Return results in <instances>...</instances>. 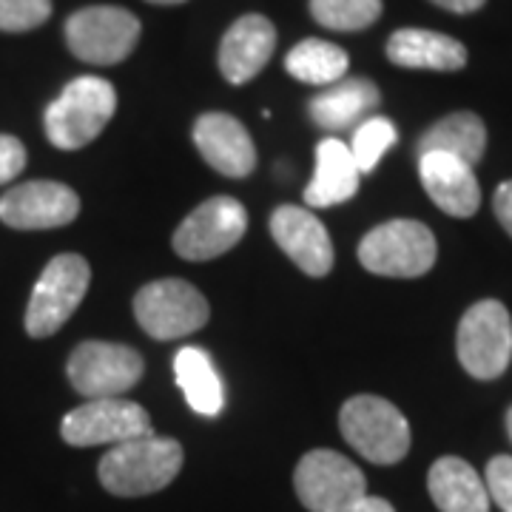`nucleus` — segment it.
<instances>
[{
	"label": "nucleus",
	"mask_w": 512,
	"mask_h": 512,
	"mask_svg": "<svg viewBox=\"0 0 512 512\" xmlns=\"http://www.w3.org/2000/svg\"><path fill=\"white\" fill-rule=\"evenodd\" d=\"M396 140H399V131L387 117H367L353 128L350 154H353V163L359 168V174H370L376 165L382 163L387 148Z\"/></svg>",
	"instance_id": "26"
},
{
	"label": "nucleus",
	"mask_w": 512,
	"mask_h": 512,
	"mask_svg": "<svg viewBox=\"0 0 512 512\" xmlns=\"http://www.w3.org/2000/svg\"><path fill=\"white\" fill-rule=\"evenodd\" d=\"M148 433H151V419H148L146 407L128 402L123 396L89 399L60 421V436L72 447L123 444Z\"/></svg>",
	"instance_id": "12"
},
{
	"label": "nucleus",
	"mask_w": 512,
	"mask_h": 512,
	"mask_svg": "<svg viewBox=\"0 0 512 512\" xmlns=\"http://www.w3.org/2000/svg\"><path fill=\"white\" fill-rule=\"evenodd\" d=\"M140 20L123 6H86L66 20V43L72 55L92 66L126 60L140 40Z\"/></svg>",
	"instance_id": "7"
},
{
	"label": "nucleus",
	"mask_w": 512,
	"mask_h": 512,
	"mask_svg": "<svg viewBox=\"0 0 512 512\" xmlns=\"http://www.w3.org/2000/svg\"><path fill=\"white\" fill-rule=\"evenodd\" d=\"M271 234L276 245L308 276H328L333 268V242L328 228L308 208L279 205L271 214Z\"/></svg>",
	"instance_id": "15"
},
{
	"label": "nucleus",
	"mask_w": 512,
	"mask_h": 512,
	"mask_svg": "<svg viewBox=\"0 0 512 512\" xmlns=\"http://www.w3.org/2000/svg\"><path fill=\"white\" fill-rule=\"evenodd\" d=\"M484 484H487L490 501H495L501 512H512V456L490 458Z\"/></svg>",
	"instance_id": "28"
},
{
	"label": "nucleus",
	"mask_w": 512,
	"mask_h": 512,
	"mask_svg": "<svg viewBox=\"0 0 512 512\" xmlns=\"http://www.w3.org/2000/svg\"><path fill=\"white\" fill-rule=\"evenodd\" d=\"M117 111V92L103 77H77L46 109V137L60 151H77L97 140Z\"/></svg>",
	"instance_id": "2"
},
{
	"label": "nucleus",
	"mask_w": 512,
	"mask_h": 512,
	"mask_svg": "<svg viewBox=\"0 0 512 512\" xmlns=\"http://www.w3.org/2000/svg\"><path fill=\"white\" fill-rule=\"evenodd\" d=\"M359 168L353 163L348 143L339 137H325L316 146V171H313L311 185L305 188V202L308 208H330L342 205L359 191Z\"/></svg>",
	"instance_id": "20"
},
{
	"label": "nucleus",
	"mask_w": 512,
	"mask_h": 512,
	"mask_svg": "<svg viewBox=\"0 0 512 512\" xmlns=\"http://www.w3.org/2000/svg\"><path fill=\"white\" fill-rule=\"evenodd\" d=\"M430 3H436V6L453 12V15H473V12H478L487 0H430Z\"/></svg>",
	"instance_id": "31"
},
{
	"label": "nucleus",
	"mask_w": 512,
	"mask_h": 512,
	"mask_svg": "<svg viewBox=\"0 0 512 512\" xmlns=\"http://www.w3.org/2000/svg\"><path fill=\"white\" fill-rule=\"evenodd\" d=\"M77 214H80L77 191L57 180L15 185L0 197V222L18 231L63 228L77 220Z\"/></svg>",
	"instance_id": "13"
},
{
	"label": "nucleus",
	"mask_w": 512,
	"mask_h": 512,
	"mask_svg": "<svg viewBox=\"0 0 512 512\" xmlns=\"http://www.w3.org/2000/svg\"><path fill=\"white\" fill-rule=\"evenodd\" d=\"M311 15L330 32H362L382 18V0H311Z\"/></svg>",
	"instance_id": "25"
},
{
	"label": "nucleus",
	"mask_w": 512,
	"mask_h": 512,
	"mask_svg": "<svg viewBox=\"0 0 512 512\" xmlns=\"http://www.w3.org/2000/svg\"><path fill=\"white\" fill-rule=\"evenodd\" d=\"M493 211L498 222L504 225V231L512 237V180H507V183H501L495 188Z\"/></svg>",
	"instance_id": "30"
},
{
	"label": "nucleus",
	"mask_w": 512,
	"mask_h": 512,
	"mask_svg": "<svg viewBox=\"0 0 512 512\" xmlns=\"http://www.w3.org/2000/svg\"><path fill=\"white\" fill-rule=\"evenodd\" d=\"M436 256V237L419 220L382 222L359 242V262L376 276L416 279L436 265Z\"/></svg>",
	"instance_id": "3"
},
{
	"label": "nucleus",
	"mask_w": 512,
	"mask_h": 512,
	"mask_svg": "<svg viewBox=\"0 0 512 512\" xmlns=\"http://www.w3.org/2000/svg\"><path fill=\"white\" fill-rule=\"evenodd\" d=\"M194 146L222 177L242 180L256 168V146L248 128L225 111H208L194 123Z\"/></svg>",
	"instance_id": "14"
},
{
	"label": "nucleus",
	"mask_w": 512,
	"mask_h": 512,
	"mask_svg": "<svg viewBox=\"0 0 512 512\" xmlns=\"http://www.w3.org/2000/svg\"><path fill=\"white\" fill-rule=\"evenodd\" d=\"M387 60L402 69L458 72L467 66V46L430 29H399L387 40Z\"/></svg>",
	"instance_id": "19"
},
{
	"label": "nucleus",
	"mask_w": 512,
	"mask_h": 512,
	"mask_svg": "<svg viewBox=\"0 0 512 512\" xmlns=\"http://www.w3.org/2000/svg\"><path fill=\"white\" fill-rule=\"evenodd\" d=\"M248 231V211L234 197H211L194 208L174 231V251L188 262L228 254Z\"/></svg>",
	"instance_id": "11"
},
{
	"label": "nucleus",
	"mask_w": 512,
	"mask_h": 512,
	"mask_svg": "<svg viewBox=\"0 0 512 512\" xmlns=\"http://www.w3.org/2000/svg\"><path fill=\"white\" fill-rule=\"evenodd\" d=\"M143 356L117 342H83L69 356V382L86 399L126 396L143 379Z\"/></svg>",
	"instance_id": "10"
},
{
	"label": "nucleus",
	"mask_w": 512,
	"mask_h": 512,
	"mask_svg": "<svg viewBox=\"0 0 512 512\" xmlns=\"http://www.w3.org/2000/svg\"><path fill=\"white\" fill-rule=\"evenodd\" d=\"M484 148H487V126L473 111H453L441 117L419 140V154L441 151L464 160L467 165H476L484 157Z\"/></svg>",
	"instance_id": "22"
},
{
	"label": "nucleus",
	"mask_w": 512,
	"mask_h": 512,
	"mask_svg": "<svg viewBox=\"0 0 512 512\" xmlns=\"http://www.w3.org/2000/svg\"><path fill=\"white\" fill-rule=\"evenodd\" d=\"M148 3H157V6H180L185 0H148Z\"/></svg>",
	"instance_id": "33"
},
{
	"label": "nucleus",
	"mask_w": 512,
	"mask_h": 512,
	"mask_svg": "<svg viewBox=\"0 0 512 512\" xmlns=\"http://www.w3.org/2000/svg\"><path fill=\"white\" fill-rule=\"evenodd\" d=\"M183 444L163 436H140V439L114 444L97 464L100 484L111 495L137 498V495L160 493L183 470Z\"/></svg>",
	"instance_id": "1"
},
{
	"label": "nucleus",
	"mask_w": 512,
	"mask_h": 512,
	"mask_svg": "<svg viewBox=\"0 0 512 512\" xmlns=\"http://www.w3.org/2000/svg\"><path fill=\"white\" fill-rule=\"evenodd\" d=\"M419 177L427 197L436 202L444 214L467 220L478 211L481 188H478L473 165L441 151H427V154H419Z\"/></svg>",
	"instance_id": "16"
},
{
	"label": "nucleus",
	"mask_w": 512,
	"mask_h": 512,
	"mask_svg": "<svg viewBox=\"0 0 512 512\" xmlns=\"http://www.w3.org/2000/svg\"><path fill=\"white\" fill-rule=\"evenodd\" d=\"M382 103V94L367 77H342L339 83L325 86L308 103V114L325 131H348L356 128L367 114Z\"/></svg>",
	"instance_id": "18"
},
{
	"label": "nucleus",
	"mask_w": 512,
	"mask_h": 512,
	"mask_svg": "<svg viewBox=\"0 0 512 512\" xmlns=\"http://www.w3.org/2000/svg\"><path fill=\"white\" fill-rule=\"evenodd\" d=\"M174 373H177V384L183 390L185 402L191 404L194 413L200 416H220L222 404H225V393H222V382L217 367L211 362L208 350L188 345L177 356H174Z\"/></svg>",
	"instance_id": "23"
},
{
	"label": "nucleus",
	"mask_w": 512,
	"mask_h": 512,
	"mask_svg": "<svg viewBox=\"0 0 512 512\" xmlns=\"http://www.w3.org/2000/svg\"><path fill=\"white\" fill-rule=\"evenodd\" d=\"M52 18V0H0V32H32Z\"/></svg>",
	"instance_id": "27"
},
{
	"label": "nucleus",
	"mask_w": 512,
	"mask_h": 512,
	"mask_svg": "<svg viewBox=\"0 0 512 512\" xmlns=\"http://www.w3.org/2000/svg\"><path fill=\"white\" fill-rule=\"evenodd\" d=\"M427 490L441 512H490L487 484L464 458H439L427 473Z\"/></svg>",
	"instance_id": "21"
},
{
	"label": "nucleus",
	"mask_w": 512,
	"mask_h": 512,
	"mask_svg": "<svg viewBox=\"0 0 512 512\" xmlns=\"http://www.w3.org/2000/svg\"><path fill=\"white\" fill-rule=\"evenodd\" d=\"M276 49L274 23L262 15H242L220 43V72L231 86H245L268 66Z\"/></svg>",
	"instance_id": "17"
},
{
	"label": "nucleus",
	"mask_w": 512,
	"mask_h": 512,
	"mask_svg": "<svg viewBox=\"0 0 512 512\" xmlns=\"http://www.w3.org/2000/svg\"><path fill=\"white\" fill-rule=\"evenodd\" d=\"M293 487L311 512H350L367 495L365 473L336 450H311L296 464Z\"/></svg>",
	"instance_id": "8"
},
{
	"label": "nucleus",
	"mask_w": 512,
	"mask_h": 512,
	"mask_svg": "<svg viewBox=\"0 0 512 512\" xmlns=\"http://www.w3.org/2000/svg\"><path fill=\"white\" fill-rule=\"evenodd\" d=\"M350 512H396V510H393V504H390L387 498H379V495H365L359 504H353V510Z\"/></svg>",
	"instance_id": "32"
},
{
	"label": "nucleus",
	"mask_w": 512,
	"mask_h": 512,
	"mask_svg": "<svg viewBox=\"0 0 512 512\" xmlns=\"http://www.w3.org/2000/svg\"><path fill=\"white\" fill-rule=\"evenodd\" d=\"M348 66V52L336 43L319 40V37H308V40L296 43L285 57L288 74L308 86H333L348 74Z\"/></svg>",
	"instance_id": "24"
},
{
	"label": "nucleus",
	"mask_w": 512,
	"mask_h": 512,
	"mask_svg": "<svg viewBox=\"0 0 512 512\" xmlns=\"http://www.w3.org/2000/svg\"><path fill=\"white\" fill-rule=\"evenodd\" d=\"M507 433H510V439H512V407L507 410Z\"/></svg>",
	"instance_id": "34"
},
{
	"label": "nucleus",
	"mask_w": 512,
	"mask_h": 512,
	"mask_svg": "<svg viewBox=\"0 0 512 512\" xmlns=\"http://www.w3.org/2000/svg\"><path fill=\"white\" fill-rule=\"evenodd\" d=\"M134 316L151 339H183L208 322L211 308L191 282L157 279L134 296Z\"/></svg>",
	"instance_id": "9"
},
{
	"label": "nucleus",
	"mask_w": 512,
	"mask_h": 512,
	"mask_svg": "<svg viewBox=\"0 0 512 512\" xmlns=\"http://www.w3.org/2000/svg\"><path fill=\"white\" fill-rule=\"evenodd\" d=\"M339 427L350 447L373 464H399L410 450V424L382 396H353L339 413Z\"/></svg>",
	"instance_id": "4"
},
{
	"label": "nucleus",
	"mask_w": 512,
	"mask_h": 512,
	"mask_svg": "<svg viewBox=\"0 0 512 512\" xmlns=\"http://www.w3.org/2000/svg\"><path fill=\"white\" fill-rule=\"evenodd\" d=\"M26 168V146L12 134H0V185L15 180Z\"/></svg>",
	"instance_id": "29"
},
{
	"label": "nucleus",
	"mask_w": 512,
	"mask_h": 512,
	"mask_svg": "<svg viewBox=\"0 0 512 512\" xmlns=\"http://www.w3.org/2000/svg\"><path fill=\"white\" fill-rule=\"evenodd\" d=\"M456 350L461 367L478 379L493 382L512 362V319L498 299H481L458 322Z\"/></svg>",
	"instance_id": "6"
},
{
	"label": "nucleus",
	"mask_w": 512,
	"mask_h": 512,
	"mask_svg": "<svg viewBox=\"0 0 512 512\" xmlns=\"http://www.w3.org/2000/svg\"><path fill=\"white\" fill-rule=\"evenodd\" d=\"M92 282V268L80 254L55 256L37 279L26 308V333L46 339L63 328L80 308Z\"/></svg>",
	"instance_id": "5"
}]
</instances>
